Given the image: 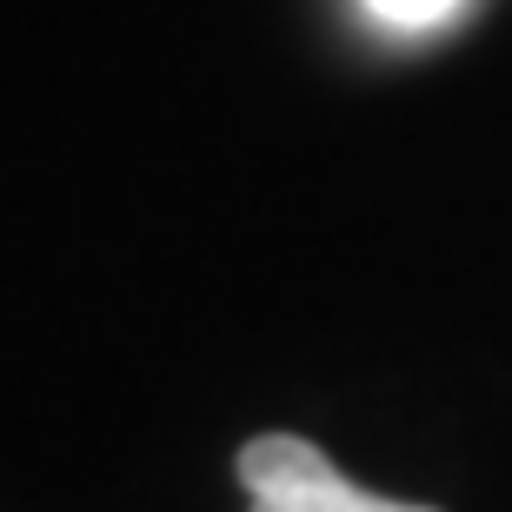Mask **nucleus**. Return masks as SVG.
<instances>
[{
  "mask_svg": "<svg viewBox=\"0 0 512 512\" xmlns=\"http://www.w3.org/2000/svg\"><path fill=\"white\" fill-rule=\"evenodd\" d=\"M240 486L253 512H439V506H406L353 486L333 459L300 433H266L240 446Z\"/></svg>",
  "mask_w": 512,
  "mask_h": 512,
  "instance_id": "f257e3e1",
  "label": "nucleus"
},
{
  "mask_svg": "<svg viewBox=\"0 0 512 512\" xmlns=\"http://www.w3.org/2000/svg\"><path fill=\"white\" fill-rule=\"evenodd\" d=\"M466 0H366V14L380 20V27H399V34H426L439 20H453Z\"/></svg>",
  "mask_w": 512,
  "mask_h": 512,
  "instance_id": "f03ea898",
  "label": "nucleus"
}]
</instances>
